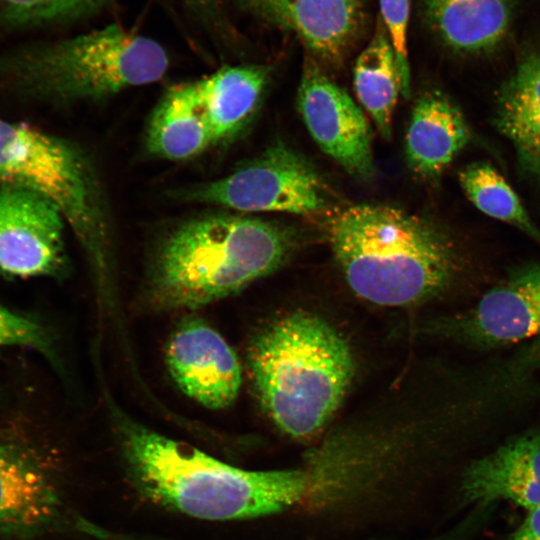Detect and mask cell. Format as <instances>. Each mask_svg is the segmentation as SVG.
<instances>
[{"label": "cell", "instance_id": "cell-1", "mask_svg": "<svg viewBox=\"0 0 540 540\" xmlns=\"http://www.w3.org/2000/svg\"><path fill=\"white\" fill-rule=\"evenodd\" d=\"M126 468L147 499L210 521L268 516L304 504L325 483L303 470H246L115 413Z\"/></svg>", "mask_w": 540, "mask_h": 540}, {"label": "cell", "instance_id": "cell-2", "mask_svg": "<svg viewBox=\"0 0 540 540\" xmlns=\"http://www.w3.org/2000/svg\"><path fill=\"white\" fill-rule=\"evenodd\" d=\"M327 236L349 287L378 305L428 300L455 274V251L444 232L398 208L348 206L332 215Z\"/></svg>", "mask_w": 540, "mask_h": 540}, {"label": "cell", "instance_id": "cell-3", "mask_svg": "<svg viewBox=\"0 0 540 540\" xmlns=\"http://www.w3.org/2000/svg\"><path fill=\"white\" fill-rule=\"evenodd\" d=\"M282 226L239 214L190 219L165 237L147 287L157 310L197 309L275 270L291 247Z\"/></svg>", "mask_w": 540, "mask_h": 540}, {"label": "cell", "instance_id": "cell-4", "mask_svg": "<svg viewBox=\"0 0 540 540\" xmlns=\"http://www.w3.org/2000/svg\"><path fill=\"white\" fill-rule=\"evenodd\" d=\"M168 66L157 41L109 24L0 51V96L58 105L101 100L160 80Z\"/></svg>", "mask_w": 540, "mask_h": 540}, {"label": "cell", "instance_id": "cell-5", "mask_svg": "<svg viewBox=\"0 0 540 540\" xmlns=\"http://www.w3.org/2000/svg\"><path fill=\"white\" fill-rule=\"evenodd\" d=\"M249 368L260 402L285 434L308 439L340 405L354 372L352 352L325 320L286 315L252 341Z\"/></svg>", "mask_w": 540, "mask_h": 540}, {"label": "cell", "instance_id": "cell-6", "mask_svg": "<svg viewBox=\"0 0 540 540\" xmlns=\"http://www.w3.org/2000/svg\"><path fill=\"white\" fill-rule=\"evenodd\" d=\"M0 182L49 198L99 278L106 277L111 262L107 204L98 174L82 148L29 123L0 118Z\"/></svg>", "mask_w": 540, "mask_h": 540}, {"label": "cell", "instance_id": "cell-7", "mask_svg": "<svg viewBox=\"0 0 540 540\" xmlns=\"http://www.w3.org/2000/svg\"><path fill=\"white\" fill-rule=\"evenodd\" d=\"M179 196L243 212L309 215L330 205L329 189L316 168L281 142L229 175L185 189Z\"/></svg>", "mask_w": 540, "mask_h": 540}, {"label": "cell", "instance_id": "cell-8", "mask_svg": "<svg viewBox=\"0 0 540 540\" xmlns=\"http://www.w3.org/2000/svg\"><path fill=\"white\" fill-rule=\"evenodd\" d=\"M65 223L43 194L0 182V276H60L67 263Z\"/></svg>", "mask_w": 540, "mask_h": 540}, {"label": "cell", "instance_id": "cell-9", "mask_svg": "<svg viewBox=\"0 0 540 540\" xmlns=\"http://www.w3.org/2000/svg\"><path fill=\"white\" fill-rule=\"evenodd\" d=\"M297 104L310 135L323 152L355 177L370 179L375 174L366 117L311 58L303 65Z\"/></svg>", "mask_w": 540, "mask_h": 540}, {"label": "cell", "instance_id": "cell-10", "mask_svg": "<svg viewBox=\"0 0 540 540\" xmlns=\"http://www.w3.org/2000/svg\"><path fill=\"white\" fill-rule=\"evenodd\" d=\"M445 326L451 336L482 349L540 339V265L517 268Z\"/></svg>", "mask_w": 540, "mask_h": 540}, {"label": "cell", "instance_id": "cell-11", "mask_svg": "<svg viewBox=\"0 0 540 540\" xmlns=\"http://www.w3.org/2000/svg\"><path fill=\"white\" fill-rule=\"evenodd\" d=\"M166 362L180 390L200 405L219 410L236 400L242 381L240 361L204 320L181 322L168 341Z\"/></svg>", "mask_w": 540, "mask_h": 540}, {"label": "cell", "instance_id": "cell-12", "mask_svg": "<svg viewBox=\"0 0 540 540\" xmlns=\"http://www.w3.org/2000/svg\"><path fill=\"white\" fill-rule=\"evenodd\" d=\"M243 9L293 32L320 60L340 63L366 24L364 0H235Z\"/></svg>", "mask_w": 540, "mask_h": 540}, {"label": "cell", "instance_id": "cell-13", "mask_svg": "<svg viewBox=\"0 0 540 540\" xmlns=\"http://www.w3.org/2000/svg\"><path fill=\"white\" fill-rule=\"evenodd\" d=\"M60 499L52 478L30 452L0 443V533L30 537L58 518Z\"/></svg>", "mask_w": 540, "mask_h": 540}, {"label": "cell", "instance_id": "cell-14", "mask_svg": "<svg viewBox=\"0 0 540 540\" xmlns=\"http://www.w3.org/2000/svg\"><path fill=\"white\" fill-rule=\"evenodd\" d=\"M470 502H513L527 510L540 506V430L530 431L475 460L463 476Z\"/></svg>", "mask_w": 540, "mask_h": 540}, {"label": "cell", "instance_id": "cell-15", "mask_svg": "<svg viewBox=\"0 0 540 540\" xmlns=\"http://www.w3.org/2000/svg\"><path fill=\"white\" fill-rule=\"evenodd\" d=\"M469 140L458 108L443 94L429 91L416 101L405 138L409 168L418 176L439 175Z\"/></svg>", "mask_w": 540, "mask_h": 540}, {"label": "cell", "instance_id": "cell-16", "mask_svg": "<svg viewBox=\"0 0 540 540\" xmlns=\"http://www.w3.org/2000/svg\"><path fill=\"white\" fill-rule=\"evenodd\" d=\"M495 123L524 171L540 182V51L528 55L501 86Z\"/></svg>", "mask_w": 540, "mask_h": 540}, {"label": "cell", "instance_id": "cell-17", "mask_svg": "<svg viewBox=\"0 0 540 540\" xmlns=\"http://www.w3.org/2000/svg\"><path fill=\"white\" fill-rule=\"evenodd\" d=\"M268 79L261 65L224 66L194 81L213 143L238 134L252 117Z\"/></svg>", "mask_w": 540, "mask_h": 540}, {"label": "cell", "instance_id": "cell-18", "mask_svg": "<svg viewBox=\"0 0 540 540\" xmlns=\"http://www.w3.org/2000/svg\"><path fill=\"white\" fill-rule=\"evenodd\" d=\"M425 17L451 48L463 52L487 50L506 35L513 0H422Z\"/></svg>", "mask_w": 540, "mask_h": 540}, {"label": "cell", "instance_id": "cell-19", "mask_svg": "<svg viewBox=\"0 0 540 540\" xmlns=\"http://www.w3.org/2000/svg\"><path fill=\"white\" fill-rule=\"evenodd\" d=\"M147 148L168 160L197 156L213 143L194 81L171 86L149 122Z\"/></svg>", "mask_w": 540, "mask_h": 540}, {"label": "cell", "instance_id": "cell-20", "mask_svg": "<svg viewBox=\"0 0 540 540\" xmlns=\"http://www.w3.org/2000/svg\"><path fill=\"white\" fill-rule=\"evenodd\" d=\"M353 81L360 103L381 136L389 140L401 79L390 37L380 17L371 40L356 60Z\"/></svg>", "mask_w": 540, "mask_h": 540}, {"label": "cell", "instance_id": "cell-21", "mask_svg": "<svg viewBox=\"0 0 540 540\" xmlns=\"http://www.w3.org/2000/svg\"><path fill=\"white\" fill-rule=\"evenodd\" d=\"M469 200L484 214L511 224L540 243V231L533 224L517 194L489 164L473 163L459 174Z\"/></svg>", "mask_w": 540, "mask_h": 540}, {"label": "cell", "instance_id": "cell-22", "mask_svg": "<svg viewBox=\"0 0 540 540\" xmlns=\"http://www.w3.org/2000/svg\"><path fill=\"white\" fill-rule=\"evenodd\" d=\"M114 0H0V26L29 29L93 17Z\"/></svg>", "mask_w": 540, "mask_h": 540}, {"label": "cell", "instance_id": "cell-23", "mask_svg": "<svg viewBox=\"0 0 540 540\" xmlns=\"http://www.w3.org/2000/svg\"><path fill=\"white\" fill-rule=\"evenodd\" d=\"M380 18L390 37L401 79V93L410 94V70L407 50V30L410 0H379Z\"/></svg>", "mask_w": 540, "mask_h": 540}, {"label": "cell", "instance_id": "cell-24", "mask_svg": "<svg viewBox=\"0 0 540 540\" xmlns=\"http://www.w3.org/2000/svg\"><path fill=\"white\" fill-rule=\"evenodd\" d=\"M11 346L30 347L54 357L51 339L40 323L0 304V349Z\"/></svg>", "mask_w": 540, "mask_h": 540}, {"label": "cell", "instance_id": "cell-25", "mask_svg": "<svg viewBox=\"0 0 540 540\" xmlns=\"http://www.w3.org/2000/svg\"><path fill=\"white\" fill-rule=\"evenodd\" d=\"M208 28L220 29L224 23L223 0H182Z\"/></svg>", "mask_w": 540, "mask_h": 540}, {"label": "cell", "instance_id": "cell-26", "mask_svg": "<svg viewBox=\"0 0 540 540\" xmlns=\"http://www.w3.org/2000/svg\"><path fill=\"white\" fill-rule=\"evenodd\" d=\"M511 540H540V506L528 510L527 516L512 534Z\"/></svg>", "mask_w": 540, "mask_h": 540}, {"label": "cell", "instance_id": "cell-27", "mask_svg": "<svg viewBox=\"0 0 540 540\" xmlns=\"http://www.w3.org/2000/svg\"><path fill=\"white\" fill-rule=\"evenodd\" d=\"M146 540H159V539H152V538H148V539H146Z\"/></svg>", "mask_w": 540, "mask_h": 540}]
</instances>
